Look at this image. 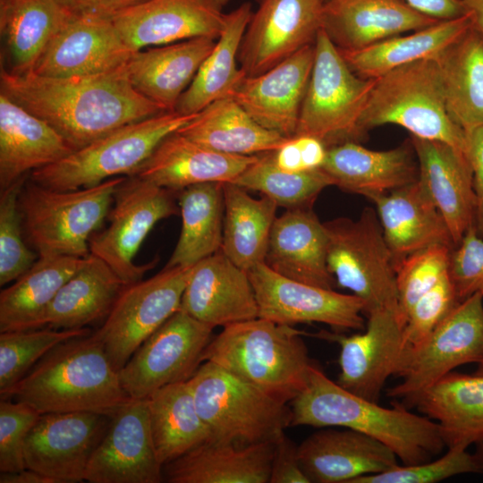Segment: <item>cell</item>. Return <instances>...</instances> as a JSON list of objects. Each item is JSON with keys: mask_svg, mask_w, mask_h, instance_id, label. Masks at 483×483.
Masks as SVG:
<instances>
[{"mask_svg": "<svg viewBox=\"0 0 483 483\" xmlns=\"http://www.w3.org/2000/svg\"><path fill=\"white\" fill-rule=\"evenodd\" d=\"M297 453L310 483H352L399 464L396 454L380 441L339 427L321 428L297 446Z\"/></svg>", "mask_w": 483, "mask_h": 483, "instance_id": "cell-24", "label": "cell"}, {"mask_svg": "<svg viewBox=\"0 0 483 483\" xmlns=\"http://www.w3.org/2000/svg\"><path fill=\"white\" fill-rule=\"evenodd\" d=\"M321 168L331 177L334 186L365 198L419 179L418 162L410 140L388 150H372L359 142H344L327 149Z\"/></svg>", "mask_w": 483, "mask_h": 483, "instance_id": "cell-30", "label": "cell"}, {"mask_svg": "<svg viewBox=\"0 0 483 483\" xmlns=\"http://www.w3.org/2000/svg\"><path fill=\"white\" fill-rule=\"evenodd\" d=\"M386 124L411 136L445 142L467 155L464 131L452 120L435 57L421 59L374 79L360 118V131Z\"/></svg>", "mask_w": 483, "mask_h": 483, "instance_id": "cell-5", "label": "cell"}, {"mask_svg": "<svg viewBox=\"0 0 483 483\" xmlns=\"http://www.w3.org/2000/svg\"><path fill=\"white\" fill-rule=\"evenodd\" d=\"M297 446L284 432L275 440L269 483H310L301 466Z\"/></svg>", "mask_w": 483, "mask_h": 483, "instance_id": "cell-53", "label": "cell"}, {"mask_svg": "<svg viewBox=\"0 0 483 483\" xmlns=\"http://www.w3.org/2000/svg\"></svg>", "mask_w": 483, "mask_h": 483, "instance_id": "cell-61", "label": "cell"}, {"mask_svg": "<svg viewBox=\"0 0 483 483\" xmlns=\"http://www.w3.org/2000/svg\"><path fill=\"white\" fill-rule=\"evenodd\" d=\"M483 361V294L459 301L420 344L405 349L397 374L402 381L387 394L407 406L455 368Z\"/></svg>", "mask_w": 483, "mask_h": 483, "instance_id": "cell-12", "label": "cell"}, {"mask_svg": "<svg viewBox=\"0 0 483 483\" xmlns=\"http://www.w3.org/2000/svg\"><path fill=\"white\" fill-rule=\"evenodd\" d=\"M30 405L12 399L0 402V472H14L25 467L27 437L40 417Z\"/></svg>", "mask_w": 483, "mask_h": 483, "instance_id": "cell-51", "label": "cell"}, {"mask_svg": "<svg viewBox=\"0 0 483 483\" xmlns=\"http://www.w3.org/2000/svg\"><path fill=\"white\" fill-rule=\"evenodd\" d=\"M125 284L101 258L89 254L50 303L45 326L88 327L105 319Z\"/></svg>", "mask_w": 483, "mask_h": 483, "instance_id": "cell-37", "label": "cell"}, {"mask_svg": "<svg viewBox=\"0 0 483 483\" xmlns=\"http://www.w3.org/2000/svg\"><path fill=\"white\" fill-rule=\"evenodd\" d=\"M0 483H55V481L40 472L24 468L14 472H1Z\"/></svg>", "mask_w": 483, "mask_h": 483, "instance_id": "cell-57", "label": "cell"}, {"mask_svg": "<svg viewBox=\"0 0 483 483\" xmlns=\"http://www.w3.org/2000/svg\"><path fill=\"white\" fill-rule=\"evenodd\" d=\"M474 374L483 376V361L478 364V368L475 370Z\"/></svg>", "mask_w": 483, "mask_h": 483, "instance_id": "cell-60", "label": "cell"}, {"mask_svg": "<svg viewBox=\"0 0 483 483\" xmlns=\"http://www.w3.org/2000/svg\"><path fill=\"white\" fill-rule=\"evenodd\" d=\"M275 441H208L164 465L169 483H269Z\"/></svg>", "mask_w": 483, "mask_h": 483, "instance_id": "cell-33", "label": "cell"}, {"mask_svg": "<svg viewBox=\"0 0 483 483\" xmlns=\"http://www.w3.org/2000/svg\"><path fill=\"white\" fill-rule=\"evenodd\" d=\"M459 301L448 271L410 309L402 329L404 348L424 342Z\"/></svg>", "mask_w": 483, "mask_h": 483, "instance_id": "cell-50", "label": "cell"}, {"mask_svg": "<svg viewBox=\"0 0 483 483\" xmlns=\"http://www.w3.org/2000/svg\"><path fill=\"white\" fill-rule=\"evenodd\" d=\"M46 121L0 93V191L73 152Z\"/></svg>", "mask_w": 483, "mask_h": 483, "instance_id": "cell-32", "label": "cell"}, {"mask_svg": "<svg viewBox=\"0 0 483 483\" xmlns=\"http://www.w3.org/2000/svg\"><path fill=\"white\" fill-rule=\"evenodd\" d=\"M324 225L336 285L363 301L366 317L380 309L398 310L395 262L376 209L368 207L356 220L337 217Z\"/></svg>", "mask_w": 483, "mask_h": 483, "instance_id": "cell-10", "label": "cell"}, {"mask_svg": "<svg viewBox=\"0 0 483 483\" xmlns=\"http://www.w3.org/2000/svg\"><path fill=\"white\" fill-rule=\"evenodd\" d=\"M437 21L405 0H326L322 28L338 49L353 51Z\"/></svg>", "mask_w": 483, "mask_h": 483, "instance_id": "cell-26", "label": "cell"}, {"mask_svg": "<svg viewBox=\"0 0 483 483\" xmlns=\"http://www.w3.org/2000/svg\"><path fill=\"white\" fill-rule=\"evenodd\" d=\"M148 402L153 443L163 466L212 440L188 381L156 390Z\"/></svg>", "mask_w": 483, "mask_h": 483, "instance_id": "cell-44", "label": "cell"}, {"mask_svg": "<svg viewBox=\"0 0 483 483\" xmlns=\"http://www.w3.org/2000/svg\"><path fill=\"white\" fill-rule=\"evenodd\" d=\"M133 53L112 19L72 16L52 38L32 72L58 78L104 73L125 65Z\"/></svg>", "mask_w": 483, "mask_h": 483, "instance_id": "cell-22", "label": "cell"}, {"mask_svg": "<svg viewBox=\"0 0 483 483\" xmlns=\"http://www.w3.org/2000/svg\"><path fill=\"white\" fill-rule=\"evenodd\" d=\"M293 326L257 318L223 327L202 353L275 399L291 402L306 386L313 363Z\"/></svg>", "mask_w": 483, "mask_h": 483, "instance_id": "cell-4", "label": "cell"}, {"mask_svg": "<svg viewBox=\"0 0 483 483\" xmlns=\"http://www.w3.org/2000/svg\"><path fill=\"white\" fill-rule=\"evenodd\" d=\"M85 258L38 255L33 266L0 292V332L44 327L47 310Z\"/></svg>", "mask_w": 483, "mask_h": 483, "instance_id": "cell-36", "label": "cell"}, {"mask_svg": "<svg viewBox=\"0 0 483 483\" xmlns=\"http://www.w3.org/2000/svg\"><path fill=\"white\" fill-rule=\"evenodd\" d=\"M72 16L112 19L118 13L147 0H56Z\"/></svg>", "mask_w": 483, "mask_h": 483, "instance_id": "cell-55", "label": "cell"}, {"mask_svg": "<svg viewBox=\"0 0 483 483\" xmlns=\"http://www.w3.org/2000/svg\"><path fill=\"white\" fill-rule=\"evenodd\" d=\"M163 464L153 443L148 398L131 399L111 418L85 471L89 483H160Z\"/></svg>", "mask_w": 483, "mask_h": 483, "instance_id": "cell-18", "label": "cell"}, {"mask_svg": "<svg viewBox=\"0 0 483 483\" xmlns=\"http://www.w3.org/2000/svg\"><path fill=\"white\" fill-rule=\"evenodd\" d=\"M233 182L260 192L286 209L311 207L324 189L334 185L322 168L300 173L281 170L275 163L273 151L258 154Z\"/></svg>", "mask_w": 483, "mask_h": 483, "instance_id": "cell-45", "label": "cell"}, {"mask_svg": "<svg viewBox=\"0 0 483 483\" xmlns=\"http://www.w3.org/2000/svg\"><path fill=\"white\" fill-rule=\"evenodd\" d=\"M466 140L476 199L474 227L477 233L483 237V125L468 132Z\"/></svg>", "mask_w": 483, "mask_h": 483, "instance_id": "cell-54", "label": "cell"}, {"mask_svg": "<svg viewBox=\"0 0 483 483\" xmlns=\"http://www.w3.org/2000/svg\"><path fill=\"white\" fill-rule=\"evenodd\" d=\"M251 15V4L248 2L225 14L224 28L215 47L180 97L174 111L195 114L214 101L229 97L246 75L238 66V55Z\"/></svg>", "mask_w": 483, "mask_h": 483, "instance_id": "cell-40", "label": "cell"}, {"mask_svg": "<svg viewBox=\"0 0 483 483\" xmlns=\"http://www.w3.org/2000/svg\"><path fill=\"white\" fill-rule=\"evenodd\" d=\"M435 58L448 113L466 135L483 125V37L471 24Z\"/></svg>", "mask_w": 483, "mask_h": 483, "instance_id": "cell-39", "label": "cell"}, {"mask_svg": "<svg viewBox=\"0 0 483 483\" xmlns=\"http://www.w3.org/2000/svg\"><path fill=\"white\" fill-rule=\"evenodd\" d=\"M180 309L214 328L258 318L248 272L221 250L192 266Z\"/></svg>", "mask_w": 483, "mask_h": 483, "instance_id": "cell-23", "label": "cell"}, {"mask_svg": "<svg viewBox=\"0 0 483 483\" xmlns=\"http://www.w3.org/2000/svg\"><path fill=\"white\" fill-rule=\"evenodd\" d=\"M327 234L311 207L286 209L272 226L265 263L287 278L334 289L327 266Z\"/></svg>", "mask_w": 483, "mask_h": 483, "instance_id": "cell-29", "label": "cell"}, {"mask_svg": "<svg viewBox=\"0 0 483 483\" xmlns=\"http://www.w3.org/2000/svg\"><path fill=\"white\" fill-rule=\"evenodd\" d=\"M464 473H481L474 454L448 448L440 458L412 465H397L383 472L359 477L352 483H436Z\"/></svg>", "mask_w": 483, "mask_h": 483, "instance_id": "cell-49", "label": "cell"}, {"mask_svg": "<svg viewBox=\"0 0 483 483\" xmlns=\"http://www.w3.org/2000/svg\"><path fill=\"white\" fill-rule=\"evenodd\" d=\"M475 445H476V451L473 454L480 468L481 473H483V440L477 442Z\"/></svg>", "mask_w": 483, "mask_h": 483, "instance_id": "cell-59", "label": "cell"}, {"mask_svg": "<svg viewBox=\"0 0 483 483\" xmlns=\"http://www.w3.org/2000/svg\"><path fill=\"white\" fill-rule=\"evenodd\" d=\"M257 157L218 152L176 131L131 176L178 192L201 182H233Z\"/></svg>", "mask_w": 483, "mask_h": 483, "instance_id": "cell-27", "label": "cell"}, {"mask_svg": "<svg viewBox=\"0 0 483 483\" xmlns=\"http://www.w3.org/2000/svg\"><path fill=\"white\" fill-rule=\"evenodd\" d=\"M367 199L375 205L394 262L433 245L454 248L444 217L419 179Z\"/></svg>", "mask_w": 483, "mask_h": 483, "instance_id": "cell-28", "label": "cell"}, {"mask_svg": "<svg viewBox=\"0 0 483 483\" xmlns=\"http://www.w3.org/2000/svg\"><path fill=\"white\" fill-rule=\"evenodd\" d=\"M419 180L444 217L454 247L475 225L476 199L468 156L437 140L410 136Z\"/></svg>", "mask_w": 483, "mask_h": 483, "instance_id": "cell-25", "label": "cell"}, {"mask_svg": "<svg viewBox=\"0 0 483 483\" xmlns=\"http://www.w3.org/2000/svg\"><path fill=\"white\" fill-rule=\"evenodd\" d=\"M314 55V44L306 46L258 75H245L229 97L258 124L291 139L297 131Z\"/></svg>", "mask_w": 483, "mask_h": 483, "instance_id": "cell-21", "label": "cell"}, {"mask_svg": "<svg viewBox=\"0 0 483 483\" xmlns=\"http://www.w3.org/2000/svg\"><path fill=\"white\" fill-rule=\"evenodd\" d=\"M229 0H147L112 18L134 52L195 38L217 39Z\"/></svg>", "mask_w": 483, "mask_h": 483, "instance_id": "cell-20", "label": "cell"}, {"mask_svg": "<svg viewBox=\"0 0 483 483\" xmlns=\"http://www.w3.org/2000/svg\"><path fill=\"white\" fill-rule=\"evenodd\" d=\"M125 178L71 191L48 189L29 179L19 196L25 240L38 255L88 257L89 240L107 218Z\"/></svg>", "mask_w": 483, "mask_h": 483, "instance_id": "cell-6", "label": "cell"}, {"mask_svg": "<svg viewBox=\"0 0 483 483\" xmlns=\"http://www.w3.org/2000/svg\"><path fill=\"white\" fill-rule=\"evenodd\" d=\"M27 175L0 192V285L15 281L36 262L38 254L25 242L19 196Z\"/></svg>", "mask_w": 483, "mask_h": 483, "instance_id": "cell-47", "label": "cell"}, {"mask_svg": "<svg viewBox=\"0 0 483 483\" xmlns=\"http://www.w3.org/2000/svg\"><path fill=\"white\" fill-rule=\"evenodd\" d=\"M178 192L126 176L114 194L109 225L89 240L91 254L104 260L125 285L142 279L157 259L138 265L134 258L157 222L180 214Z\"/></svg>", "mask_w": 483, "mask_h": 483, "instance_id": "cell-11", "label": "cell"}, {"mask_svg": "<svg viewBox=\"0 0 483 483\" xmlns=\"http://www.w3.org/2000/svg\"><path fill=\"white\" fill-rule=\"evenodd\" d=\"M72 15L56 0H0V32L5 69L33 72L43 52Z\"/></svg>", "mask_w": 483, "mask_h": 483, "instance_id": "cell-35", "label": "cell"}, {"mask_svg": "<svg viewBox=\"0 0 483 483\" xmlns=\"http://www.w3.org/2000/svg\"><path fill=\"white\" fill-rule=\"evenodd\" d=\"M223 184L201 182L178 191L181 233L165 267H191L221 250L225 215Z\"/></svg>", "mask_w": 483, "mask_h": 483, "instance_id": "cell-43", "label": "cell"}, {"mask_svg": "<svg viewBox=\"0 0 483 483\" xmlns=\"http://www.w3.org/2000/svg\"><path fill=\"white\" fill-rule=\"evenodd\" d=\"M110 417L88 411L41 414L24 448L25 467L55 483L84 481L91 454Z\"/></svg>", "mask_w": 483, "mask_h": 483, "instance_id": "cell-19", "label": "cell"}, {"mask_svg": "<svg viewBox=\"0 0 483 483\" xmlns=\"http://www.w3.org/2000/svg\"><path fill=\"white\" fill-rule=\"evenodd\" d=\"M197 114L165 111L126 124L55 163L31 172L30 180L48 189L71 191L92 187L117 176H131L166 136Z\"/></svg>", "mask_w": 483, "mask_h": 483, "instance_id": "cell-8", "label": "cell"}, {"mask_svg": "<svg viewBox=\"0 0 483 483\" xmlns=\"http://www.w3.org/2000/svg\"><path fill=\"white\" fill-rule=\"evenodd\" d=\"M405 2L418 12L439 21L458 18L467 13L462 0H405Z\"/></svg>", "mask_w": 483, "mask_h": 483, "instance_id": "cell-56", "label": "cell"}, {"mask_svg": "<svg viewBox=\"0 0 483 483\" xmlns=\"http://www.w3.org/2000/svg\"><path fill=\"white\" fill-rule=\"evenodd\" d=\"M224 230L221 250L245 271L265 262L277 204L262 196L251 197L233 182H225Z\"/></svg>", "mask_w": 483, "mask_h": 483, "instance_id": "cell-42", "label": "cell"}, {"mask_svg": "<svg viewBox=\"0 0 483 483\" xmlns=\"http://www.w3.org/2000/svg\"><path fill=\"white\" fill-rule=\"evenodd\" d=\"M91 333L89 327L57 329L48 326L0 332L1 399L54 347Z\"/></svg>", "mask_w": 483, "mask_h": 483, "instance_id": "cell-46", "label": "cell"}, {"mask_svg": "<svg viewBox=\"0 0 483 483\" xmlns=\"http://www.w3.org/2000/svg\"><path fill=\"white\" fill-rule=\"evenodd\" d=\"M213 329L179 309L118 371L127 394L146 399L165 386L188 381L203 362Z\"/></svg>", "mask_w": 483, "mask_h": 483, "instance_id": "cell-14", "label": "cell"}, {"mask_svg": "<svg viewBox=\"0 0 483 483\" xmlns=\"http://www.w3.org/2000/svg\"><path fill=\"white\" fill-rule=\"evenodd\" d=\"M3 399L27 403L40 414L88 411L111 418L131 398L91 333L54 347Z\"/></svg>", "mask_w": 483, "mask_h": 483, "instance_id": "cell-3", "label": "cell"}, {"mask_svg": "<svg viewBox=\"0 0 483 483\" xmlns=\"http://www.w3.org/2000/svg\"><path fill=\"white\" fill-rule=\"evenodd\" d=\"M326 0H259L238 55L248 76L258 75L315 43Z\"/></svg>", "mask_w": 483, "mask_h": 483, "instance_id": "cell-17", "label": "cell"}, {"mask_svg": "<svg viewBox=\"0 0 483 483\" xmlns=\"http://www.w3.org/2000/svg\"><path fill=\"white\" fill-rule=\"evenodd\" d=\"M449 275L459 301L483 294V237L471 227L452 250Z\"/></svg>", "mask_w": 483, "mask_h": 483, "instance_id": "cell-52", "label": "cell"}, {"mask_svg": "<svg viewBox=\"0 0 483 483\" xmlns=\"http://www.w3.org/2000/svg\"><path fill=\"white\" fill-rule=\"evenodd\" d=\"M124 66L62 78L17 75L1 67L0 93L46 121L77 150L126 124L165 111L131 85Z\"/></svg>", "mask_w": 483, "mask_h": 483, "instance_id": "cell-1", "label": "cell"}, {"mask_svg": "<svg viewBox=\"0 0 483 483\" xmlns=\"http://www.w3.org/2000/svg\"><path fill=\"white\" fill-rule=\"evenodd\" d=\"M177 131L210 149L241 156L274 151L288 140L258 124L231 97L209 104Z\"/></svg>", "mask_w": 483, "mask_h": 483, "instance_id": "cell-38", "label": "cell"}, {"mask_svg": "<svg viewBox=\"0 0 483 483\" xmlns=\"http://www.w3.org/2000/svg\"><path fill=\"white\" fill-rule=\"evenodd\" d=\"M290 403L291 427H339L360 432L388 446L403 465L430 461L445 447L436 421L400 403L386 408L356 395L314 364L306 386Z\"/></svg>", "mask_w": 483, "mask_h": 483, "instance_id": "cell-2", "label": "cell"}, {"mask_svg": "<svg viewBox=\"0 0 483 483\" xmlns=\"http://www.w3.org/2000/svg\"><path fill=\"white\" fill-rule=\"evenodd\" d=\"M216 42L195 38L136 51L124 66L127 78L140 94L165 111H174Z\"/></svg>", "mask_w": 483, "mask_h": 483, "instance_id": "cell-31", "label": "cell"}, {"mask_svg": "<svg viewBox=\"0 0 483 483\" xmlns=\"http://www.w3.org/2000/svg\"><path fill=\"white\" fill-rule=\"evenodd\" d=\"M471 26L465 15L394 36L362 49L340 50L349 67L364 79H377L400 66L435 57Z\"/></svg>", "mask_w": 483, "mask_h": 483, "instance_id": "cell-41", "label": "cell"}, {"mask_svg": "<svg viewBox=\"0 0 483 483\" xmlns=\"http://www.w3.org/2000/svg\"><path fill=\"white\" fill-rule=\"evenodd\" d=\"M410 406L438 424L447 448L467 449L483 440V376L451 371Z\"/></svg>", "mask_w": 483, "mask_h": 483, "instance_id": "cell-34", "label": "cell"}, {"mask_svg": "<svg viewBox=\"0 0 483 483\" xmlns=\"http://www.w3.org/2000/svg\"><path fill=\"white\" fill-rule=\"evenodd\" d=\"M212 440L237 445L275 441L291 427V406L216 364L203 361L188 380Z\"/></svg>", "mask_w": 483, "mask_h": 483, "instance_id": "cell-7", "label": "cell"}, {"mask_svg": "<svg viewBox=\"0 0 483 483\" xmlns=\"http://www.w3.org/2000/svg\"><path fill=\"white\" fill-rule=\"evenodd\" d=\"M453 249L433 245L395 262L398 313L403 326L412 305L448 273Z\"/></svg>", "mask_w": 483, "mask_h": 483, "instance_id": "cell-48", "label": "cell"}, {"mask_svg": "<svg viewBox=\"0 0 483 483\" xmlns=\"http://www.w3.org/2000/svg\"><path fill=\"white\" fill-rule=\"evenodd\" d=\"M473 28L483 37V0H462Z\"/></svg>", "mask_w": 483, "mask_h": 483, "instance_id": "cell-58", "label": "cell"}, {"mask_svg": "<svg viewBox=\"0 0 483 483\" xmlns=\"http://www.w3.org/2000/svg\"><path fill=\"white\" fill-rule=\"evenodd\" d=\"M191 267H165L146 280L125 285L95 332L119 371L140 344L181 306Z\"/></svg>", "mask_w": 483, "mask_h": 483, "instance_id": "cell-13", "label": "cell"}, {"mask_svg": "<svg viewBox=\"0 0 483 483\" xmlns=\"http://www.w3.org/2000/svg\"><path fill=\"white\" fill-rule=\"evenodd\" d=\"M258 307V318L293 326L322 323L336 332L365 327V305L345 294L287 278L265 262L248 271Z\"/></svg>", "mask_w": 483, "mask_h": 483, "instance_id": "cell-15", "label": "cell"}, {"mask_svg": "<svg viewBox=\"0 0 483 483\" xmlns=\"http://www.w3.org/2000/svg\"><path fill=\"white\" fill-rule=\"evenodd\" d=\"M367 318L363 333L323 332L317 336L340 346L336 383L356 395L378 402L386 380L397 376L402 364L403 324L394 309L375 310Z\"/></svg>", "mask_w": 483, "mask_h": 483, "instance_id": "cell-16", "label": "cell"}, {"mask_svg": "<svg viewBox=\"0 0 483 483\" xmlns=\"http://www.w3.org/2000/svg\"><path fill=\"white\" fill-rule=\"evenodd\" d=\"M294 136L308 135L327 148L364 138L360 123L374 79L357 75L322 28ZM293 136V137H294Z\"/></svg>", "mask_w": 483, "mask_h": 483, "instance_id": "cell-9", "label": "cell"}]
</instances>
